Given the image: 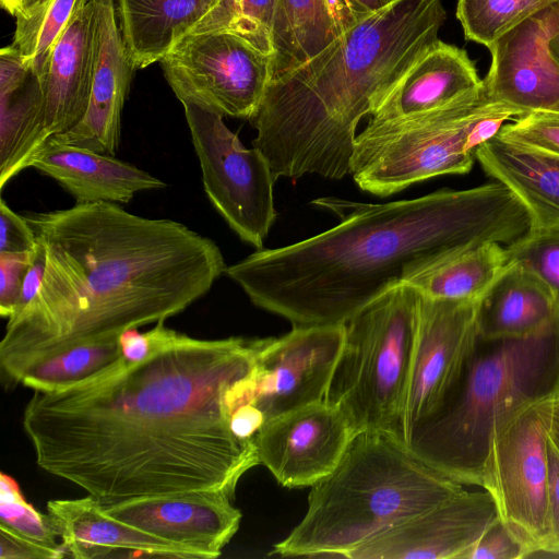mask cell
Instances as JSON below:
<instances>
[{
  "label": "cell",
  "mask_w": 559,
  "mask_h": 559,
  "mask_svg": "<svg viewBox=\"0 0 559 559\" xmlns=\"http://www.w3.org/2000/svg\"><path fill=\"white\" fill-rule=\"evenodd\" d=\"M157 322L150 353L72 386L34 391L23 428L40 468L100 504L198 490L235 497L259 464L230 429V390L251 376L258 338L191 337Z\"/></svg>",
  "instance_id": "6da1fadb"
},
{
  "label": "cell",
  "mask_w": 559,
  "mask_h": 559,
  "mask_svg": "<svg viewBox=\"0 0 559 559\" xmlns=\"http://www.w3.org/2000/svg\"><path fill=\"white\" fill-rule=\"evenodd\" d=\"M45 257L40 288L8 319L2 373L176 316L225 273L218 246L182 223L93 202L23 215Z\"/></svg>",
  "instance_id": "7a4b0ae2"
},
{
  "label": "cell",
  "mask_w": 559,
  "mask_h": 559,
  "mask_svg": "<svg viewBox=\"0 0 559 559\" xmlns=\"http://www.w3.org/2000/svg\"><path fill=\"white\" fill-rule=\"evenodd\" d=\"M312 203L335 213L337 225L225 269L254 306L293 326L345 324L430 263L487 242L509 246L532 228L524 204L497 180L388 203Z\"/></svg>",
  "instance_id": "3957f363"
},
{
  "label": "cell",
  "mask_w": 559,
  "mask_h": 559,
  "mask_svg": "<svg viewBox=\"0 0 559 559\" xmlns=\"http://www.w3.org/2000/svg\"><path fill=\"white\" fill-rule=\"evenodd\" d=\"M445 16L442 0H393L270 81L249 121L275 179L350 174L360 119L439 40Z\"/></svg>",
  "instance_id": "277c9868"
},
{
  "label": "cell",
  "mask_w": 559,
  "mask_h": 559,
  "mask_svg": "<svg viewBox=\"0 0 559 559\" xmlns=\"http://www.w3.org/2000/svg\"><path fill=\"white\" fill-rule=\"evenodd\" d=\"M559 393V311L519 337L476 335L438 404L409 429L405 445L462 485L481 487L496 430L523 407Z\"/></svg>",
  "instance_id": "5b68a950"
},
{
  "label": "cell",
  "mask_w": 559,
  "mask_h": 559,
  "mask_svg": "<svg viewBox=\"0 0 559 559\" xmlns=\"http://www.w3.org/2000/svg\"><path fill=\"white\" fill-rule=\"evenodd\" d=\"M464 490L395 437L360 432L311 486L302 520L271 555L341 557Z\"/></svg>",
  "instance_id": "8992f818"
},
{
  "label": "cell",
  "mask_w": 559,
  "mask_h": 559,
  "mask_svg": "<svg viewBox=\"0 0 559 559\" xmlns=\"http://www.w3.org/2000/svg\"><path fill=\"white\" fill-rule=\"evenodd\" d=\"M420 293L392 286L345 323L324 401L355 435L383 432L405 444L404 412L417 335Z\"/></svg>",
  "instance_id": "52a82bcc"
},
{
  "label": "cell",
  "mask_w": 559,
  "mask_h": 559,
  "mask_svg": "<svg viewBox=\"0 0 559 559\" xmlns=\"http://www.w3.org/2000/svg\"><path fill=\"white\" fill-rule=\"evenodd\" d=\"M504 105L489 96L481 81L429 111L371 118L354 140L350 175L361 190L386 197L433 177L467 174L476 160L465 148L469 130Z\"/></svg>",
  "instance_id": "ba28073f"
},
{
  "label": "cell",
  "mask_w": 559,
  "mask_h": 559,
  "mask_svg": "<svg viewBox=\"0 0 559 559\" xmlns=\"http://www.w3.org/2000/svg\"><path fill=\"white\" fill-rule=\"evenodd\" d=\"M182 105L209 200L242 241L262 249L276 219V179L266 158L246 148L222 115Z\"/></svg>",
  "instance_id": "9c48e42d"
},
{
  "label": "cell",
  "mask_w": 559,
  "mask_h": 559,
  "mask_svg": "<svg viewBox=\"0 0 559 559\" xmlns=\"http://www.w3.org/2000/svg\"><path fill=\"white\" fill-rule=\"evenodd\" d=\"M181 104L249 120L271 81V56L230 32L180 39L159 61Z\"/></svg>",
  "instance_id": "30bf717a"
},
{
  "label": "cell",
  "mask_w": 559,
  "mask_h": 559,
  "mask_svg": "<svg viewBox=\"0 0 559 559\" xmlns=\"http://www.w3.org/2000/svg\"><path fill=\"white\" fill-rule=\"evenodd\" d=\"M539 402L496 430L483 486L526 557L543 550L548 534V436Z\"/></svg>",
  "instance_id": "8fae6325"
},
{
  "label": "cell",
  "mask_w": 559,
  "mask_h": 559,
  "mask_svg": "<svg viewBox=\"0 0 559 559\" xmlns=\"http://www.w3.org/2000/svg\"><path fill=\"white\" fill-rule=\"evenodd\" d=\"M345 336V324L293 326L281 337L258 338L253 400L264 423L324 400Z\"/></svg>",
  "instance_id": "7c38bea8"
},
{
  "label": "cell",
  "mask_w": 559,
  "mask_h": 559,
  "mask_svg": "<svg viewBox=\"0 0 559 559\" xmlns=\"http://www.w3.org/2000/svg\"><path fill=\"white\" fill-rule=\"evenodd\" d=\"M355 432L324 400L263 424L253 437L259 464L284 487H311L340 463Z\"/></svg>",
  "instance_id": "4fadbf2b"
},
{
  "label": "cell",
  "mask_w": 559,
  "mask_h": 559,
  "mask_svg": "<svg viewBox=\"0 0 559 559\" xmlns=\"http://www.w3.org/2000/svg\"><path fill=\"white\" fill-rule=\"evenodd\" d=\"M559 33V2L528 17L489 47L483 83L489 96L522 110L559 114V63L550 41Z\"/></svg>",
  "instance_id": "5bb4252c"
},
{
  "label": "cell",
  "mask_w": 559,
  "mask_h": 559,
  "mask_svg": "<svg viewBox=\"0 0 559 559\" xmlns=\"http://www.w3.org/2000/svg\"><path fill=\"white\" fill-rule=\"evenodd\" d=\"M500 519L492 495L462 490L362 544L347 559H462Z\"/></svg>",
  "instance_id": "9a60e30c"
},
{
  "label": "cell",
  "mask_w": 559,
  "mask_h": 559,
  "mask_svg": "<svg viewBox=\"0 0 559 559\" xmlns=\"http://www.w3.org/2000/svg\"><path fill=\"white\" fill-rule=\"evenodd\" d=\"M479 301L420 295L418 326L404 412L411 427L429 413L456 378L477 335Z\"/></svg>",
  "instance_id": "2e32d148"
},
{
  "label": "cell",
  "mask_w": 559,
  "mask_h": 559,
  "mask_svg": "<svg viewBox=\"0 0 559 559\" xmlns=\"http://www.w3.org/2000/svg\"><path fill=\"white\" fill-rule=\"evenodd\" d=\"M233 499L224 491L198 490L102 506L122 522L214 559L240 525L242 515Z\"/></svg>",
  "instance_id": "e0dca14e"
},
{
  "label": "cell",
  "mask_w": 559,
  "mask_h": 559,
  "mask_svg": "<svg viewBox=\"0 0 559 559\" xmlns=\"http://www.w3.org/2000/svg\"><path fill=\"white\" fill-rule=\"evenodd\" d=\"M96 14V59L90 104L84 117L55 139L116 156L121 140V112L134 68L118 24L115 0H92Z\"/></svg>",
  "instance_id": "ac0fdd59"
},
{
  "label": "cell",
  "mask_w": 559,
  "mask_h": 559,
  "mask_svg": "<svg viewBox=\"0 0 559 559\" xmlns=\"http://www.w3.org/2000/svg\"><path fill=\"white\" fill-rule=\"evenodd\" d=\"M47 514L68 556L76 559L112 557H166L203 559L174 544L108 514L92 496L57 499Z\"/></svg>",
  "instance_id": "d6986e66"
},
{
  "label": "cell",
  "mask_w": 559,
  "mask_h": 559,
  "mask_svg": "<svg viewBox=\"0 0 559 559\" xmlns=\"http://www.w3.org/2000/svg\"><path fill=\"white\" fill-rule=\"evenodd\" d=\"M27 167L52 178L76 203H128L138 192L166 187L163 180L133 164L53 136L33 153Z\"/></svg>",
  "instance_id": "ffe728a7"
},
{
  "label": "cell",
  "mask_w": 559,
  "mask_h": 559,
  "mask_svg": "<svg viewBox=\"0 0 559 559\" xmlns=\"http://www.w3.org/2000/svg\"><path fill=\"white\" fill-rule=\"evenodd\" d=\"M96 59V14L90 0L57 41L43 81L47 139L73 128L85 115Z\"/></svg>",
  "instance_id": "44dd1931"
},
{
  "label": "cell",
  "mask_w": 559,
  "mask_h": 559,
  "mask_svg": "<svg viewBox=\"0 0 559 559\" xmlns=\"http://www.w3.org/2000/svg\"><path fill=\"white\" fill-rule=\"evenodd\" d=\"M47 140L41 80L12 46L0 50V189Z\"/></svg>",
  "instance_id": "7402d4cb"
},
{
  "label": "cell",
  "mask_w": 559,
  "mask_h": 559,
  "mask_svg": "<svg viewBox=\"0 0 559 559\" xmlns=\"http://www.w3.org/2000/svg\"><path fill=\"white\" fill-rule=\"evenodd\" d=\"M481 81L465 50L439 39L407 69L371 118L389 120L429 111Z\"/></svg>",
  "instance_id": "603a6c76"
},
{
  "label": "cell",
  "mask_w": 559,
  "mask_h": 559,
  "mask_svg": "<svg viewBox=\"0 0 559 559\" xmlns=\"http://www.w3.org/2000/svg\"><path fill=\"white\" fill-rule=\"evenodd\" d=\"M475 158L492 180L524 204L533 227L559 225V156L499 135L479 146Z\"/></svg>",
  "instance_id": "cb8c5ba5"
},
{
  "label": "cell",
  "mask_w": 559,
  "mask_h": 559,
  "mask_svg": "<svg viewBox=\"0 0 559 559\" xmlns=\"http://www.w3.org/2000/svg\"><path fill=\"white\" fill-rule=\"evenodd\" d=\"M361 19L346 0H276L271 81L318 55Z\"/></svg>",
  "instance_id": "d4e9b609"
},
{
  "label": "cell",
  "mask_w": 559,
  "mask_h": 559,
  "mask_svg": "<svg viewBox=\"0 0 559 559\" xmlns=\"http://www.w3.org/2000/svg\"><path fill=\"white\" fill-rule=\"evenodd\" d=\"M218 1L115 0L119 28L133 68L159 62Z\"/></svg>",
  "instance_id": "484cf974"
},
{
  "label": "cell",
  "mask_w": 559,
  "mask_h": 559,
  "mask_svg": "<svg viewBox=\"0 0 559 559\" xmlns=\"http://www.w3.org/2000/svg\"><path fill=\"white\" fill-rule=\"evenodd\" d=\"M559 311L550 290L524 267H508L479 301L477 333L485 338L519 337L547 325Z\"/></svg>",
  "instance_id": "4316f807"
},
{
  "label": "cell",
  "mask_w": 559,
  "mask_h": 559,
  "mask_svg": "<svg viewBox=\"0 0 559 559\" xmlns=\"http://www.w3.org/2000/svg\"><path fill=\"white\" fill-rule=\"evenodd\" d=\"M508 265L506 247L487 242L430 263L406 283L428 298L480 301Z\"/></svg>",
  "instance_id": "83f0119b"
},
{
  "label": "cell",
  "mask_w": 559,
  "mask_h": 559,
  "mask_svg": "<svg viewBox=\"0 0 559 559\" xmlns=\"http://www.w3.org/2000/svg\"><path fill=\"white\" fill-rule=\"evenodd\" d=\"M121 356L118 340L79 345L33 362L17 382L34 391H59L93 377Z\"/></svg>",
  "instance_id": "f1b7e54d"
},
{
  "label": "cell",
  "mask_w": 559,
  "mask_h": 559,
  "mask_svg": "<svg viewBox=\"0 0 559 559\" xmlns=\"http://www.w3.org/2000/svg\"><path fill=\"white\" fill-rule=\"evenodd\" d=\"M90 0H48L15 17L12 46L44 81L52 50L74 15Z\"/></svg>",
  "instance_id": "f546056e"
},
{
  "label": "cell",
  "mask_w": 559,
  "mask_h": 559,
  "mask_svg": "<svg viewBox=\"0 0 559 559\" xmlns=\"http://www.w3.org/2000/svg\"><path fill=\"white\" fill-rule=\"evenodd\" d=\"M559 0H459L465 38L487 48L506 33Z\"/></svg>",
  "instance_id": "4dcf8cb0"
},
{
  "label": "cell",
  "mask_w": 559,
  "mask_h": 559,
  "mask_svg": "<svg viewBox=\"0 0 559 559\" xmlns=\"http://www.w3.org/2000/svg\"><path fill=\"white\" fill-rule=\"evenodd\" d=\"M276 0H219L190 34L234 33L272 56L271 25Z\"/></svg>",
  "instance_id": "1f68e13d"
},
{
  "label": "cell",
  "mask_w": 559,
  "mask_h": 559,
  "mask_svg": "<svg viewBox=\"0 0 559 559\" xmlns=\"http://www.w3.org/2000/svg\"><path fill=\"white\" fill-rule=\"evenodd\" d=\"M504 247L508 262L535 275L559 306V225L533 227L524 237Z\"/></svg>",
  "instance_id": "d6a6232c"
},
{
  "label": "cell",
  "mask_w": 559,
  "mask_h": 559,
  "mask_svg": "<svg viewBox=\"0 0 559 559\" xmlns=\"http://www.w3.org/2000/svg\"><path fill=\"white\" fill-rule=\"evenodd\" d=\"M0 525L36 543L59 547L57 532L49 515L26 502L16 483L5 474L0 480Z\"/></svg>",
  "instance_id": "836d02e7"
},
{
  "label": "cell",
  "mask_w": 559,
  "mask_h": 559,
  "mask_svg": "<svg viewBox=\"0 0 559 559\" xmlns=\"http://www.w3.org/2000/svg\"><path fill=\"white\" fill-rule=\"evenodd\" d=\"M498 135L559 156V114H526L506 123Z\"/></svg>",
  "instance_id": "e575fe53"
},
{
  "label": "cell",
  "mask_w": 559,
  "mask_h": 559,
  "mask_svg": "<svg viewBox=\"0 0 559 559\" xmlns=\"http://www.w3.org/2000/svg\"><path fill=\"white\" fill-rule=\"evenodd\" d=\"M38 248L31 252H0V314H15L25 275Z\"/></svg>",
  "instance_id": "d590c367"
},
{
  "label": "cell",
  "mask_w": 559,
  "mask_h": 559,
  "mask_svg": "<svg viewBox=\"0 0 559 559\" xmlns=\"http://www.w3.org/2000/svg\"><path fill=\"white\" fill-rule=\"evenodd\" d=\"M525 557L523 545L499 519L487 528L462 559H519Z\"/></svg>",
  "instance_id": "8d00e7d4"
},
{
  "label": "cell",
  "mask_w": 559,
  "mask_h": 559,
  "mask_svg": "<svg viewBox=\"0 0 559 559\" xmlns=\"http://www.w3.org/2000/svg\"><path fill=\"white\" fill-rule=\"evenodd\" d=\"M38 248L36 236L23 215L0 200V252H31Z\"/></svg>",
  "instance_id": "74e56055"
},
{
  "label": "cell",
  "mask_w": 559,
  "mask_h": 559,
  "mask_svg": "<svg viewBox=\"0 0 559 559\" xmlns=\"http://www.w3.org/2000/svg\"><path fill=\"white\" fill-rule=\"evenodd\" d=\"M0 558L1 559H59L69 557L61 544L50 547L31 540L12 530L0 525Z\"/></svg>",
  "instance_id": "f35d334b"
},
{
  "label": "cell",
  "mask_w": 559,
  "mask_h": 559,
  "mask_svg": "<svg viewBox=\"0 0 559 559\" xmlns=\"http://www.w3.org/2000/svg\"><path fill=\"white\" fill-rule=\"evenodd\" d=\"M548 534L540 552L559 556V452L547 439Z\"/></svg>",
  "instance_id": "ab89813d"
},
{
  "label": "cell",
  "mask_w": 559,
  "mask_h": 559,
  "mask_svg": "<svg viewBox=\"0 0 559 559\" xmlns=\"http://www.w3.org/2000/svg\"><path fill=\"white\" fill-rule=\"evenodd\" d=\"M263 424L262 412L252 403L239 406L230 417V429L240 439H253Z\"/></svg>",
  "instance_id": "60d3db41"
},
{
  "label": "cell",
  "mask_w": 559,
  "mask_h": 559,
  "mask_svg": "<svg viewBox=\"0 0 559 559\" xmlns=\"http://www.w3.org/2000/svg\"><path fill=\"white\" fill-rule=\"evenodd\" d=\"M44 271H45V257H44L43 249L38 245V250H37L36 257L34 259L32 265L29 266V269L25 275L24 282H23V286H22L20 298H19L15 314H17L20 311H22L38 293L40 285H41Z\"/></svg>",
  "instance_id": "b9f144b4"
},
{
  "label": "cell",
  "mask_w": 559,
  "mask_h": 559,
  "mask_svg": "<svg viewBox=\"0 0 559 559\" xmlns=\"http://www.w3.org/2000/svg\"><path fill=\"white\" fill-rule=\"evenodd\" d=\"M547 436L559 452V393L539 402Z\"/></svg>",
  "instance_id": "7bdbcfd3"
},
{
  "label": "cell",
  "mask_w": 559,
  "mask_h": 559,
  "mask_svg": "<svg viewBox=\"0 0 559 559\" xmlns=\"http://www.w3.org/2000/svg\"><path fill=\"white\" fill-rule=\"evenodd\" d=\"M48 0H0L1 7L14 17L23 15Z\"/></svg>",
  "instance_id": "ee69618b"
},
{
  "label": "cell",
  "mask_w": 559,
  "mask_h": 559,
  "mask_svg": "<svg viewBox=\"0 0 559 559\" xmlns=\"http://www.w3.org/2000/svg\"><path fill=\"white\" fill-rule=\"evenodd\" d=\"M350 8L361 17L373 13L393 0H346Z\"/></svg>",
  "instance_id": "f6af8a7d"
},
{
  "label": "cell",
  "mask_w": 559,
  "mask_h": 559,
  "mask_svg": "<svg viewBox=\"0 0 559 559\" xmlns=\"http://www.w3.org/2000/svg\"><path fill=\"white\" fill-rule=\"evenodd\" d=\"M549 47L551 55L559 63V33L551 39Z\"/></svg>",
  "instance_id": "bcb514c9"
}]
</instances>
